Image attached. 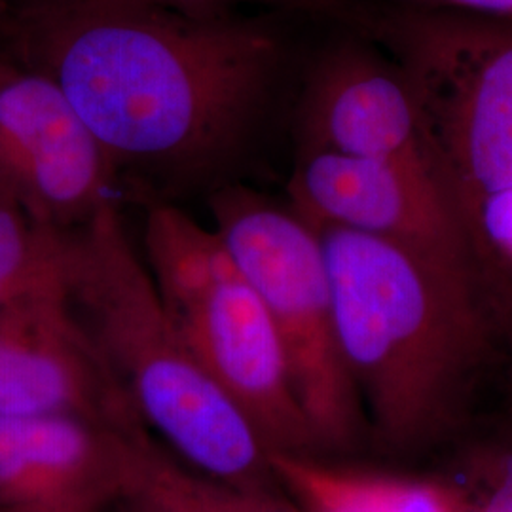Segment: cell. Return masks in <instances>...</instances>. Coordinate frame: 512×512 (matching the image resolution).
Listing matches in <instances>:
<instances>
[{"instance_id":"obj_11","label":"cell","mask_w":512,"mask_h":512,"mask_svg":"<svg viewBox=\"0 0 512 512\" xmlns=\"http://www.w3.org/2000/svg\"><path fill=\"white\" fill-rule=\"evenodd\" d=\"M129 433L74 414L0 416V512H114Z\"/></svg>"},{"instance_id":"obj_15","label":"cell","mask_w":512,"mask_h":512,"mask_svg":"<svg viewBox=\"0 0 512 512\" xmlns=\"http://www.w3.org/2000/svg\"><path fill=\"white\" fill-rule=\"evenodd\" d=\"M385 512H473L471 499L437 480L382 475Z\"/></svg>"},{"instance_id":"obj_10","label":"cell","mask_w":512,"mask_h":512,"mask_svg":"<svg viewBox=\"0 0 512 512\" xmlns=\"http://www.w3.org/2000/svg\"><path fill=\"white\" fill-rule=\"evenodd\" d=\"M298 137L300 150L408 162L435 171L399 65L376 42L346 29L308 71L298 105Z\"/></svg>"},{"instance_id":"obj_13","label":"cell","mask_w":512,"mask_h":512,"mask_svg":"<svg viewBox=\"0 0 512 512\" xmlns=\"http://www.w3.org/2000/svg\"><path fill=\"white\" fill-rule=\"evenodd\" d=\"M67 232L33 217L0 184V306L65 287Z\"/></svg>"},{"instance_id":"obj_4","label":"cell","mask_w":512,"mask_h":512,"mask_svg":"<svg viewBox=\"0 0 512 512\" xmlns=\"http://www.w3.org/2000/svg\"><path fill=\"white\" fill-rule=\"evenodd\" d=\"M359 35L399 65L437 177L461 213L512 190V19L372 0Z\"/></svg>"},{"instance_id":"obj_2","label":"cell","mask_w":512,"mask_h":512,"mask_svg":"<svg viewBox=\"0 0 512 512\" xmlns=\"http://www.w3.org/2000/svg\"><path fill=\"white\" fill-rule=\"evenodd\" d=\"M370 442L412 458L459 435L512 338V283L385 239L313 226Z\"/></svg>"},{"instance_id":"obj_8","label":"cell","mask_w":512,"mask_h":512,"mask_svg":"<svg viewBox=\"0 0 512 512\" xmlns=\"http://www.w3.org/2000/svg\"><path fill=\"white\" fill-rule=\"evenodd\" d=\"M116 179L61 88L0 48V184L33 217L71 232L116 203Z\"/></svg>"},{"instance_id":"obj_19","label":"cell","mask_w":512,"mask_h":512,"mask_svg":"<svg viewBox=\"0 0 512 512\" xmlns=\"http://www.w3.org/2000/svg\"><path fill=\"white\" fill-rule=\"evenodd\" d=\"M4 8H6V0H0V16H2V12H4Z\"/></svg>"},{"instance_id":"obj_5","label":"cell","mask_w":512,"mask_h":512,"mask_svg":"<svg viewBox=\"0 0 512 512\" xmlns=\"http://www.w3.org/2000/svg\"><path fill=\"white\" fill-rule=\"evenodd\" d=\"M145 262L188 348L255 423L270 454L323 456L260 294L215 228L156 203Z\"/></svg>"},{"instance_id":"obj_1","label":"cell","mask_w":512,"mask_h":512,"mask_svg":"<svg viewBox=\"0 0 512 512\" xmlns=\"http://www.w3.org/2000/svg\"><path fill=\"white\" fill-rule=\"evenodd\" d=\"M0 48L61 88L118 175L175 190L236 164L287 55L274 12L152 0H6Z\"/></svg>"},{"instance_id":"obj_18","label":"cell","mask_w":512,"mask_h":512,"mask_svg":"<svg viewBox=\"0 0 512 512\" xmlns=\"http://www.w3.org/2000/svg\"><path fill=\"white\" fill-rule=\"evenodd\" d=\"M423 6L454 10L463 14L512 19V0H410Z\"/></svg>"},{"instance_id":"obj_7","label":"cell","mask_w":512,"mask_h":512,"mask_svg":"<svg viewBox=\"0 0 512 512\" xmlns=\"http://www.w3.org/2000/svg\"><path fill=\"white\" fill-rule=\"evenodd\" d=\"M287 194L311 226L385 239L440 264L512 283L427 165L300 150Z\"/></svg>"},{"instance_id":"obj_12","label":"cell","mask_w":512,"mask_h":512,"mask_svg":"<svg viewBox=\"0 0 512 512\" xmlns=\"http://www.w3.org/2000/svg\"><path fill=\"white\" fill-rule=\"evenodd\" d=\"M114 512H300L281 490L249 488L202 473L145 429L124 440Z\"/></svg>"},{"instance_id":"obj_3","label":"cell","mask_w":512,"mask_h":512,"mask_svg":"<svg viewBox=\"0 0 512 512\" xmlns=\"http://www.w3.org/2000/svg\"><path fill=\"white\" fill-rule=\"evenodd\" d=\"M65 287L137 420L173 456L222 480L281 490L270 448L165 313L118 203L67 232Z\"/></svg>"},{"instance_id":"obj_9","label":"cell","mask_w":512,"mask_h":512,"mask_svg":"<svg viewBox=\"0 0 512 512\" xmlns=\"http://www.w3.org/2000/svg\"><path fill=\"white\" fill-rule=\"evenodd\" d=\"M35 414L145 429L80 323L67 287L0 306V416Z\"/></svg>"},{"instance_id":"obj_17","label":"cell","mask_w":512,"mask_h":512,"mask_svg":"<svg viewBox=\"0 0 512 512\" xmlns=\"http://www.w3.org/2000/svg\"><path fill=\"white\" fill-rule=\"evenodd\" d=\"M473 512H512V456L495 465L480 501H471Z\"/></svg>"},{"instance_id":"obj_6","label":"cell","mask_w":512,"mask_h":512,"mask_svg":"<svg viewBox=\"0 0 512 512\" xmlns=\"http://www.w3.org/2000/svg\"><path fill=\"white\" fill-rule=\"evenodd\" d=\"M213 228L274 321L294 389L325 458L370 442L365 412L336 334L321 239L293 207L241 184L211 196Z\"/></svg>"},{"instance_id":"obj_16","label":"cell","mask_w":512,"mask_h":512,"mask_svg":"<svg viewBox=\"0 0 512 512\" xmlns=\"http://www.w3.org/2000/svg\"><path fill=\"white\" fill-rule=\"evenodd\" d=\"M463 215L488 255L512 279V190L471 200Z\"/></svg>"},{"instance_id":"obj_14","label":"cell","mask_w":512,"mask_h":512,"mask_svg":"<svg viewBox=\"0 0 512 512\" xmlns=\"http://www.w3.org/2000/svg\"><path fill=\"white\" fill-rule=\"evenodd\" d=\"M192 14H226L247 6L266 8L268 12L296 14L340 25L346 31H359L370 0H152Z\"/></svg>"}]
</instances>
